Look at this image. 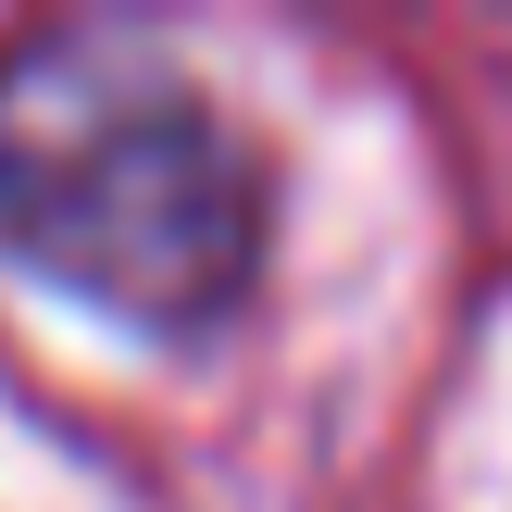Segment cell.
Returning <instances> with one entry per match:
<instances>
[{
    "label": "cell",
    "instance_id": "cell-1",
    "mask_svg": "<svg viewBox=\"0 0 512 512\" xmlns=\"http://www.w3.org/2000/svg\"><path fill=\"white\" fill-rule=\"evenodd\" d=\"M0 250L88 313L200 338L263 263V175L175 63L38 38L0 63Z\"/></svg>",
    "mask_w": 512,
    "mask_h": 512
}]
</instances>
